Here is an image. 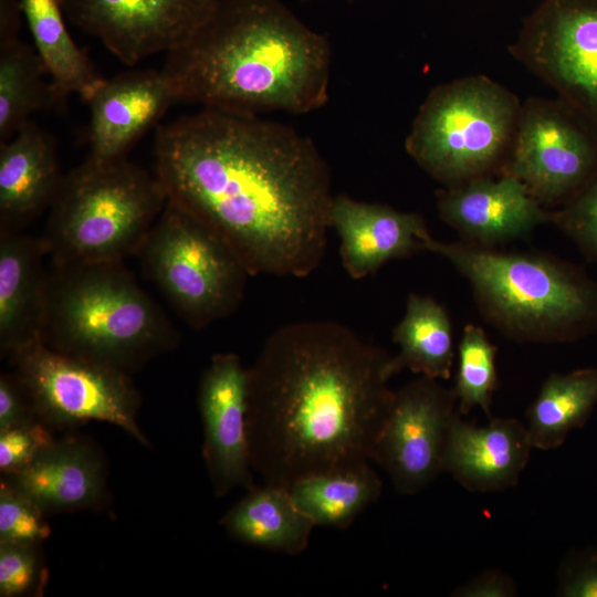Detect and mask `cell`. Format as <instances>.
Listing matches in <instances>:
<instances>
[{
  "instance_id": "cell-1",
  "label": "cell",
  "mask_w": 597,
  "mask_h": 597,
  "mask_svg": "<svg viewBox=\"0 0 597 597\" xmlns=\"http://www.w3.org/2000/svg\"><path fill=\"white\" fill-rule=\"evenodd\" d=\"M154 156L168 199L218 233L251 276L305 277L322 263L335 196L306 135L201 108L160 126Z\"/></svg>"
},
{
  "instance_id": "cell-2",
  "label": "cell",
  "mask_w": 597,
  "mask_h": 597,
  "mask_svg": "<svg viewBox=\"0 0 597 597\" xmlns=\"http://www.w3.org/2000/svg\"><path fill=\"white\" fill-rule=\"evenodd\" d=\"M391 356L334 321L283 325L249 368L251 461L264 483L373 461L395 390Z\"/></svg>"
},
{
  "instance_id": "cell-3",
  "label": "cell",
  "mask_w": 597,
  "mask_h": 597,
  "mask_svg": "<svg viewBox=\"0 0 597 597\" xmlns=\"http://www.w3.org/2000/svg\"><path fill=\"white\" fill-rule=\"evenodd\" d=\"M328 39L281 0H218L166 55L176 101L230 113L307 114L328 101Z\"/></svg>"
},
{
  "instance_id": "cell-4",
  "label": "cell",
  "mask_w": 597,
  "mask_h": 597,
  "mask_svg": "<svg viewBox=\"0 0 597 597\" xmlns=\"http://www.w3.org/2000/svg\"><path fill=\"white\" fill-rule=\"evenodd\" d=\"M426 251L468 280L483 320L511 341L566 343L597 325V284L552 254L433 238Z\"/></svg>"
},
{
  "instance_id": "cell-5",
  "label": "cell",
  "mask_w": 597,
  "mask_h": 597,
  "mask_svg": "<svg viewBox=\"0 0 597 597\" xmlns=\"http://www.w3.org/2000/svg\"><path fill=\"white\" fill-rule=\"evenodd\" d=\"M122 262L53 265L44 345L127 374L177 345L178 331Z\"/></svg>"
},
{
  "instance_id": "cell-6",
  "label": "cell",
  "mask_w": 597,
  "mask_h": 597,
  "mask_svg": "<svg viewBox=\"0 0 597 597\" xmlns=\"http://www.w3.org/2000/svg\"><path fill=\"white\" fill-rule=\"evenodd\" d=\"M168 200L156 174L126 160L84 164L64 176L41 238L55 266L137 254Z\"/></svg>"
},
{
  "instance_id": "cell-7",
  "label": "cell",
  "mask_w": 597,
  "mask_h": 597,
  "mask_svg": "<svg viewBox=\"0 0 597 597\" xmlns=\"http://www.w3.org/2000/svg\"><path fill=\"white\" fill-rule=\"evenodd\" d=\"M521 105L513 92L485 75L440 84L420 105L405 148L443 187L500 175Z\"/></svg>"
},
{
  "instance_id": "cell-8",
  "label": "cell",
  "mask_w": 597,
  "mask_h": 597,
  "mask_svg": "<svg viewBox=\"0 0 597 597\" xmlns=\"http://www.w3.org/2000/svg\"><path fill=\"white\" fill-rule=\"evenodd\" d=\"M136 255L145 276L196 331L230 316L251 276L218 233L169 199Z\"/></svg>"
},
{
  "instance_id": "cell-9",
  "label": "cell",
  "mask_w": 597,
  "mask_h": 597,
  "mask_svg": "<svg viewBox=\"0 0 597 597\" xmlns=\"http://www.w3.org/2000/svg\"><path fill=\"white\" fill-rule=\"evenodd\" d=\"M10 358L39 419L51 428L108 422L149 446L137 421L140 395L127 373L56 352L42 342Z\"/></svg>"
},
{
  "instance_id": "cell-10",
  "label": "cell",
  "mask_w": 597,
  "mask_h": 597,
  "mask_svg": "<svg viewBox=\"0 0 597 597\" xmlns=\"http://www.w3.org/2000/svg\"><path fill=\"white\" fill-rule=\"evenodd\" d=\"M597 172V130L561 98L522 102L501 174L519 179L543 206H561Z\"/></svg>"
},
{
  "instance_id": "cell-11",
  "label": "cell",
  "mask_w": 597,
  "mask_h": 597,
  "mask_svg": "<svg viewBox=\"0 0 597 597\" xmlns=\"http://www.w3.org/2000/svg\"><path fill=\"white\" fill-rule=\"evenodd\" d=\"M509 51L597 130V0H542Z\"/></svg>"
},
{
  "instance_id": "cell-12",
  "label": "cell",
  "mask_w": 597,
  "mask_h": 597,
  "mask_svg": "<svg viewBox=\"0 0 597 597\" xmlns=\"http://www.w3.org/2000/svg\"><path fill=\"white\" fill-rule=\"evenodd\" d=\"M457 412L453 389L437 379L419 376L395 391L373 461L383 467L397 492L418 494L443 473L447 441Z\"/></svg>"
},
{
  "instance_id": "cell-13",
  "label": "cell",
  "mask_w": 597,
  "mask_h": 597,
  "mask_svg": "<svg viewBox=\"0 0 597 597\" xmlns=\"http://www.w3.org/2000/svg\"><path fill=\"white\" fill-rule=\"evenodd\" d=\"M67 18L127 65L189 40L218 0H62Z\"/></svg>"
},
{
  "instance_id": "cell-14",
  "label": "cell",
  "mask_w": 597,
  "mask_h": 597,
  "mask_svg": "<svg viewBox=\"0 0 597 597\" xmlns=\"http://www.w3.org/2000/svg\"><path fill=\"white\" fill-rule=\"evenodd\" d=\"M249 368L234 353H218L203 370L198 407L203 429L202 457L218 498L253 484L248 430Z\"/></svg>"
},
{
  "instance_id": "cell-15",
  "label": "cell",
  "mask_w": 597,
  "mask_h": 597,
  "mask_svg": "<svg viewBox=\"0 0 597 597\" xmlns=\"http://www.w3.org/2000/svg\"><path fill=\"white\" fill-rule=\"evenodd\" d=\"M436 197L440 218L462 241L480 247L524 239L538 226L551 223V210L505 174L443 187Z\"/></svg>"
},
{
  "instance_id": "cell-16",
  "label": "cell",
  "mask_w": 597,
  "mask_h": 597,
  "mask_svg": "<svg viewBox=\"0 0 597 597\" xmlns=\"http://www.w3.org/2000/svg\"><path fill=\"white\" fill-rule=\"evenodd\" d=\"M331 228L339 238L342 265L354 280L374 274L388 261L426 251L432 239L420 214L344 193L334 197Z\"/></svg>"
},
{
  "instance_id": "cell-17",
  "label": "cell",
  "mask_w": 597,
  "mask_h": 597,
  "mask_svg": "<svg viewBox=\"0 0 597 597\" xmlns=\"http://www.w3.org/2000/svg\"><path fill=\"white\" fill-rule=\"evenodd\" d=\"M2 479L46 515L101 510L107 500L105 459L86 437L55 440L25 468Z\"/></svg>"
},
{
  "instance_id": "cell-18",
  "label": "cell",
  "mask_w": 597,
  "mask_h": 597,
  "mask_svg": "<svg viewBox=\"0 0 597 597\" xmlns=\"http://www.w3.org/2000/svg\"><path fill=\"white\" fill-rule=\"evenodd\" d=\"M176 102L161 71H130L105 80L88 101L90 155L93 163L125 158L128 148Z\"/></svg>"
},
{
  "instance_id": "cell-19",
  "label": "cell",
  "mask_w": 597,
  "mask_h": 597,
  "mask_svg": "<svg viewBox=\"0 0 597 597\" xmlns=\"http://www.w3.org/2000/svg\"><path fill=\"white\" fill-rule=\"evenodd\" d=\"M457 412L447 441L443 472L470 492L492 493L515 486L532 444L525 423L515 418L489 419L485 426Z\"/></svg>"
},
{
  "instance_id": "cell-20",
  "label": "cell",
  "mask_w": 597,
  "mask_h": 597,
  "mask_svg": "<svg viewBox=\"0 0 597 597\" xmlns=\"http://www.w3.org/2000/svg\"><path fill=\"white\" fill-rule=\"evenodd\" d=\"M41 238L0 232V350L12 356L42 342L49 274Z\"/></svg>"
},
{
  "instance_id": "cell-21",
  "label": "cell",
  "mask_w": 597,
  "mask_h": 597,
  "mask_svg": "<svg viewBox=\"0 0 597 597\" xmlns=\"http://www.w3.org/2000/svg\"><path fill=\"white\" fill-rule=\"evenodd\" d=\"M64 176L52 137L25 124L0 144V232H20L51 207Z\"/></svg>"
},
{
  "instance_id": "cell-22",
  "label": "cell",
  "mask_w": 597,
  "mask_h": 597,
  "mask_svg": "<svg viewBox=\"0 0 597 597\" xmlns=\"http://www.w3.org/2000/svg\"><path fill=\"white\" fill-rule=\"evenodd\" d=\"M234 541L291 556L303 553L314 523L298 509L289 488L252 485L221 517Z\"/></svg>"
},
{
  "instance_id": "cell-23",
  "label": "cell",
  "mask_w": 597,
  "mask_h": 597,
  "mask_svg": "<svg viewBox=\"0 0 597 597\" xmlns=\"http://www.w3.org/2000/svg\"><path fill=\"white\" fill-rule=\"evenodd\" d=\"M46 74L61 101L76 94L88 103L105 81L71 36L62 0H19Z\"/></svg>"
},
{
  "instance_id": "cell-24",
  "label": "cell",
  "mask_w": 597,
  "mask_h": 597,
  "mask_svg": "<svg viewBox=\"0 0 597 597\" xmlns=\"http://www.w3.org/2000/svg\"><path fill=\"white\" fill-rule=\"evenodd\" d=\"M399 353L391 356L392 376L402 369L448 380L454 363L453 331L446 308L433 297L410 293L400 322L392 331Z\"/></svg>"
},
{
  "instance_id": "cell-25",
  "label": "cell",
  "mask_w": 597,
  "mask_h": 597,
  "mask_svg": "<svg viewBox=\"0 0 597 597\" xmlns=\"http://www.w3.org/2000/svg\"><path fill=\"white\" fill-rule=\"evenodd\" d=\"M596 406V367L551 374L525 415L533 449L559 448L570 431L586 425Z\"/></svg>"
},
{
  "instance_id": "cell-26",
  "label": "cell",
  "mask_w": 597,
  "mask_h": 597,
  "mask_svg": "<svg viewBox=\"0 0 597 597\" xmlns=\"http://www.w3.org/2000/svg\"><path fill=\"white\" fill-rule=\"evenodd\" d=\"M298 509L315 526L347 528L357 516L377 501L383 482L369 463L318 473L289 486Z\"/></svg>"
},
{
  "instance_id": "cell-27",
  "label": "cell",
  "mask_w": 597,
  "mask_h": 597,
  "mask_svg": "<svg viewBox=\"0 0 597 597\" xmlns=\"http://www.w3.org/2000/svg\"><path fill=\"white\" fill-rule=\"evenodd\" d=\"M35 49L14 38L0 42V144L12 138L31 116L62 102Z\"/></svg>"
},
{
  "instance_id": "cell-28",
  "label": "cell",
  "mask_w": 597,
  "mask_h": 597,
  "mask_svg": "<svg viewBox=\"0 0 597 597\" xmlns=\"http://www.w3.org/2000/svg\"><path fill=\"white\" fill-rule=\"evenodd\" d=\"M459 364L453 391L460 415L480 408L491 419L493 395L498 389V348L484 329L472 323L464 325L459 343Z\"/></svg>"
},
{
  "instance_id": "cell-29",
  "label": "cell",
  "mask_w": 597,
  "mask_h": 597,
  "mask_svg": "<svg viewBox=\"0 0 597 597\" xmlns=\"http://www.w3.org/2000/svg\"><path fill=\"white\" fill-rule=\"evenodd\" d=\"M39 544L0 543V596H40L49 570Z\"/></svg>"
},
{
  "instance_id": "cell-30",
  "label": "cell",
  "mask_w": 597,
  "mask_h": 597,
  "mask_svg": "<svg viewBox=\"0 0 597 597\" xmlns=\"http://www.w3.org/2000/svg\"><path fill=\"white\" fill-rule=\"evenodd\" d=\"M46 516L32 500L1 478L0 543L42 545L51 535Z\"/></svg>"
},
{
  "instance_id": "cell-31",
  "label": "cell",
  "mask_w": 597,
  "mask_h": 597,
  "mask_svg": "<svg viewBox=\"0 0 597 597\" xmlns=\"http://www.w3.org/2000/svg\"><path fill=\"white\" fill-rule=\"evenodd\" d=\"M551 223L588 259L597 261V172L557 210L551 211Z\"/></svg>"
},
{
  "instance_id": "cell-32",
  "label": "cell",
  "mask_w": 597,
  "mask_h": 597,
  "mask_svg": "<svg viewBox=\"0 0 597 597\" xmlns=\"http://www.w3.org/2000/svg\"><path fill=\"white\" fill-rule=\"evenodd\" d=\"M55 441L51 427L41 419L0 431V471L19 472Z\"/></svg>"
},
{
  "instance_id": "cell-33",
  "label": "cell",
  "mask_w": 597,
  "mask_h": 597,
  "mask_svg": "<svg viewBox=\"0 0 597 597\" xmlns=\"http://www.w3.org/2000/svg\"><path fill=\"white\" fill-rule=\"evenodd\" d=\"M556 596L597 597V547H574L563 557L556 574Z\"/></svg>"
},
{
  "instance_id": "cell-34",
  "label": "cell",
  "mask_w": 597,
  "mask_h": 597,
  "mask_svg": "<svg viewBox=\"0 0 597 597\" xmlns=\"http://www.w3.org/2000/svg\"><path fill=\"white\" fill-rule=\"evenodd\" d=\"M31 397L13 373L0 375V431L38 419Z\"/></svg>"
},
{
  "instance_id": "cell-35",
  "label": "cell",
  "mask_w": 597,
  "mask_h": 597,
  "mask_svg": "<svg viewBox=\"0 0 597 597\" xmlns=\"http://www.w3.org/2000/svg\"><path fill=\"white\" fill-rule=\"evenodd\" d=\"M452 597H514L517 596L515 580L509 574L488 568L458 586Z\"/></svg>"
},
{
  "instance_id": "cell-36",
  "label": "cell",
  "mask_w": 597,
  "mask_h": 597,
  "mask_svg": "<svg viewBox=\"0 0 597 597\" xmlns=\"http://www.w3.org/2000/svg\"><path fill=\"white\" fill-rule=\"evenodd\" d=\"M302 2H310V1H314V0H300ZM339 1H344V2H348V3H352V2H355L357 0H339Z\"/></svg>"
}]
</instances>
